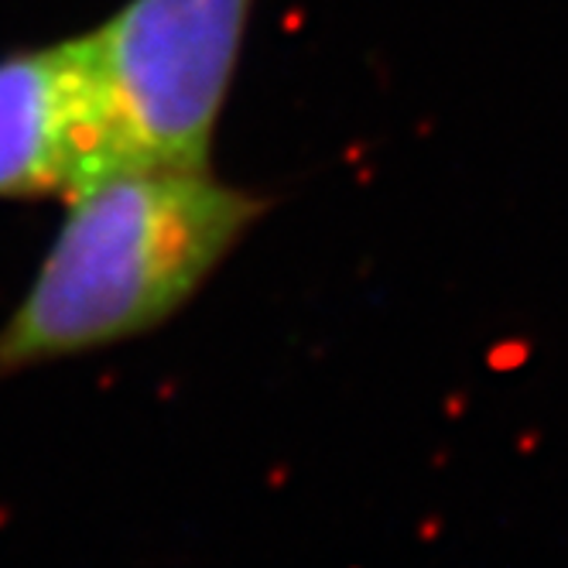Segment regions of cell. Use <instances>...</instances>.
I'll list each match as a JSON object with an SVG mask.
<instances>
[{
  "instance_id": "obj_1",
  "label": "cell",
  "mask_w": 568,
  "mask_h": 568,
  "mask_svg": "<svg viewBox=\"0 0 568 568\" xmlns=\"http://www.w3.org/2000/svg\"><path fill=\"white\" fill-rule=\"evenodd\" d=\"M271 210L206 172L131 169L65 202L31 288L0 326V381L175 318Z\"/></svg>"
},
{
  "instance_id": "obj_2",
  "label": "cell",
  "mask_w": 568,
  "mask_h": 568,
  "mask_svg": "<svg viewBox=\"0 0 568 568\" xmlns=\"http://www.w3.org/2000/svg\"><path fill=\"white\" fill-rule=\"evenodd\" d=\"M254 4L128 0L93 31L138 169H210Z\"/></svg>"
},
{
  "instance_id": "obj_3",
  "label": "cell",
  "mask_w": 568,
  "mask_h": 568,
  "mask_svg": "<svg viewBox=\"0 0 568 568\" xmlns=\"http://www.w3.org/2000/svg\"><path fill=\"white\" fill-rule=\"evenodd\" d=\"M138 169L90 34L0 59V199H62Z\"/></svg>"
}]
</instances>
